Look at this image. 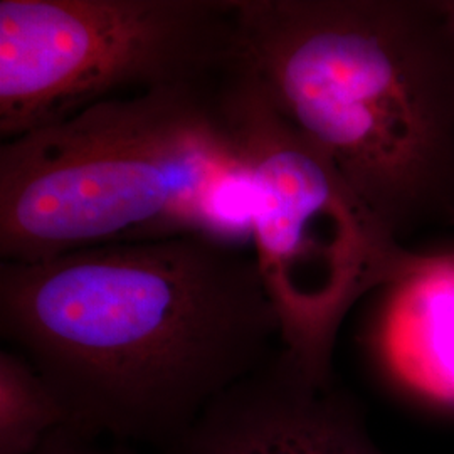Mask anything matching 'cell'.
<instances>
[{"label": "cell", "instance_id": "cell-2", "mask_svg": "<svg viewBox=\"0 0 454 454\" xmlns=\"http://www.w3.org/2000/svg\"><path fill=\"white\" fill-rule=\"evenodd\" d=\"M239 63L399 241L454 224L441 0H234Z\"/></svg>", "mask_w": 454, "mask_h": 454}, {"label": "cell", "instance_id": "cell-9", "mask_svg": "<svg viewBox=\"0 0 454 454\" xmlns=\"http://www.w3.org/2000/svg\"><path fill=\"white\" fill-rule=\"evenodd\" d=\"M444 16H446V22L450 26V31L454 35V0H441Z\"/></svg>", "mask_w": 454, "mask_h": 454}, {"label": "cell", "instance_id": "cell-4", "mask_svg": "<svg viewBox=\"0 0 454 454\" xmlns=\"http://www.w3.org/2000/svg\"><path fill=\"white\" fill-rule=\"evenodd\" d=\"M243 165L249 232L281 347L330 379L337 333L365 294L431 268L390 234L324 152L238 65L217 88Z\"/></svg>", "mask_w": 454, "mask_h": 454}, {"label": "cell", "instance_id": "cell-1", "mask_svg": "<svg viewBox=\"0 0 454 454\" xmlns=\"http://www.w3.org/2000/svg\"><path fill=\"white\" fill-rule=\"evenodd\" d=\"M0 333L84 434L160 450L281 345L253 249L227 232L0 261Z\"/></svg>", "mask_w": 454, "mask_h": 454}, {"label": "cell", "instance_id": "cell-5", "mask_svg": "<svg viewBox=\"0 0 454 454\" xmlns=\"http://www.w3.org/2000/svg\"><path fill=\"white\" fill-rule=\"evenodd\" d=\"M238 63L234 0H0V137Z\"/></svg>", "mask_w": 454, "mask_h": 454}, {"label": "cell", "instance_id": "cell-7", "mask_svg": "<svg viewBox=\"0 0 454 454\" xmlns=\"http://www.w3.org/2000/svg\"><path fill=\"white\" fill-rule=\"evenodd\" d=\"M69 412L31 362L0 352V454H33L51 433L69 427Z\"/></svg>", "mask_w": 454, "mask_h": 454}, {"label": "cell", "instance_id": "cell-8", "mask_svg": "<svg viewBox=\"0 0 454 454\" xmlns=\"http://www.w3.org/2000/svg\"><path fill=\"white\" fill-rule=\"evenodd\" d=\"M33 454H130V451L101 444L99 436L84 434L73 427H59Z\"/></svg>", "mask_w": 454, "mask_h": 454}, {"label": "cell", "instance_id": "cell-3", "mask_svg": "<svg viewBox=\"0 0 454 454\" xmlns=\"http://www.w3.org/2000/svg\"><path fill=\"white\" fill-rule=\"evenodd\" d=\"M219 84L114 98L2 142L0 261L227 232L244 176Z\"/></svg>", "mask_w": 454, "mask_h": 454}, {"label": "cell", "instance_id": "cell-6", "mask_svg": "<svg viewBox=\"0 0 454 454\" xmlns=\"http://www.w3.org/2000/svg\"><path fill=\"white\" fill-rule=\"evenodd\" d=\"M162 454H386L357 403L281 345L219 394Z\"/></svg>", "mask_w": 454, "mask_h": 454}]
</instances>
